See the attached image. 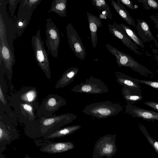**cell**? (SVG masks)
<instances>
[{"label":"cell","instance_id":"6da1fadb","mask_svg":"<svg viewBox=\"0 0 158 158\" xmlns=\"http://www.w3.org/2000/svg\"><path fill=\"white\" fill-rule=\"evenodd\" d=\"M123 110L119 104L106 101L88 105L82 112L92 118L101 119L117 115Z\"/></svg>","mask_w":158,"mask_h":158},{"label":"cell","instance_id":"7a4b0ae2","mask_svg":"<svg viewBox=\"0 0 158 158\" xmlns=\"http://www.w3.org/2000/svg\"><path fill=\"white\" fill-rule=\"evenodd\" d=\"M42 0H21L14 22V27L18 36H21L27 27L32 13Z\"/></svg>","mask_w":158,"mask_h":158},{"label":"cell","instance_id":"3957f363","mask_svg":"<svg viewBox=\"0 0 158 158\" xmlns=\"http://www.w3.org/2000/svg\"><path fill=\"white\" fill-rule=\"evenodd\" d=\"M116 134L106 135L100 137L95 143L92 158H111L117 151Z\"/></svg>","mask_w":158,"mask_h":158},{"label":"cell","instance_id":"277c9868","mask_svg":"<svg viewBox=\"0 0 158 158\" xmlns=\"http://www.w3.org/2000/svg\"><path fill=\"white\" fill-rule=\"evenodd\" d=\"M106 46L109 52L116 58V62L119 67H128L144 76L146 74L149 69L139 64L132 57L119 50L107 44Z\"/></svg>","mask_w":158,"mask_h":158},{"label":"cell","instance_id":"5b68a950","mask_svg":"<svg viewBox=\"0 0 158 158\" xmlns=\"http://www.w3.org/2000/svg\"><path fill=\"white\" fill-rule=\"evenodd\" d=\"M46 20V45L48 51L53 57L56 58L60 42L59 31L51 18L47 19Z\"/></svg>","mask_w":158,"mask_h":158},{"label":"cell","instance_id":"8992f818","mask_svg":"<svg viewBox=\"0 0 158 158\" xmlns=\"http://www.w3.org/2000/svg\"><path fill=\"white\" fill-rule=\"evenodd\" d=\"M72 90L76 93L89 94H101L109 91L108 87L101 80L91 76L85 82L75 85Z\"/></svg>","mask_w":158,"mask_h":158},{"label":"cell","instance_id":"52a82bcc","mask_svg":"<svg viewBox=\"0 0 158 158\" xmlns=\"http://www.w3.org/2000/svg\"><path fill=\"white\" fill-rule=\"evenodd\" d=\"M40 32V30L38 29L35 35L31 37V44L34 57L38 64L43 69L48 71L49 67L48 54L44 46L43 41L41 39Z\"/></svg>","mask_w":158,"mask_h":158},{"label":"cell","instance_id":"ba28073f","mask_svg":"<svg viewBox=\"0 0 158 158\" xmlns=\"http://www.w3.org/2000/svg\"><path fill=\"white\" fill-rule=\"evenodd\" d=\"M0 60L6 65L10 67L15 62V56L13 54L7 39L5 24L0 14Z\"/></svg>","mask_w":158,"mask_h":158},{"label":"cell","instance_id":"9c48e42d","mask_svg":"<svg viewBox=\"0 0 158 158\" xmlns=\"http://www.w3.org/2000/svg\"><path fill=\"white\" fill-rule=\"evenodd\" d=\"M68 41L70 47L77 57L83 60L86 57V51L81 40L71 23L66 27Z\"/></svg>","mask_w":158,"mask_h":158},{"label":"cell","instance_id":"30bf717a","mask_svg":"<svg viewBox=\"0 0 158 158\" xmlns=\"http://www.w3.org/2000/svg\"><path fill=\"white\" fill-rule=\"evenodd\" d=\"M108 26L109 32L113 36L118 38L125 45L134 52L139 55L141 54L138 50L139 48L131 40L121 24L114 22L113 24H108Z\"/></svg>","mask_w":158,"mask_h":158},{"label":"cell","instance_id":"8fae6325","mask_svg":"<svg viewBox=\"0 0 158 158\" xmlns=\"http://www.w3.org/2000/svg\"><path fill=\"white\" fill-rule=\"evenodd\" d=\"M125 113L132 117L141 118L147 121L158 120V112L145 110L127 103Z\"/></svg>","mask_w":158,"mask_h":158},{"label":"cell","instance_id":"7c38bea8","mask_svg":"<svg viewBox=\"0 0 158 158\" xmlns=\"http://www.w3.org/2000/svg\"><path fill=\"white\" fill-rule=\"evenodd\" d=\"M74 148V144L71 142H54L44 145L40 151L42 152L54 154L68 151Z\"/></svg>","mask_w":158,"mask_h":158},{"label":"cell","instance_id":"4fadbf2b","mask_svg":"<svg viewBox=\"0 0 158 158\" xmlns=\"http://www.w3.org/2000/svg\"><path fill=\"white\" fill-rule=\"evenodd\" d=\"M90 32L91 43L93 47L95 48L98 42V29L102 26L101 19L96 16L86 12Z\"/></svg>","mask_w":158,"mask_h":158},{"label":"cell","instance_id":"5bb4252c","mask_svg":"<svg viewBox=\"0 0 158 158\" xmlns=\"http://www.w3.org/2000/svg\"><path fill=\"white\" fill-rule=\"evenodd\" d=\"M110 1L111 5L121 18L127 23L135 28V22L119 0H117V2L113 0Z\"/></svg>","mask_w":158,"mask_h":158},{"label":"cell","instance_id":"9a60e30c","mask_svg":"<svg viewBox=\"0 0 158 158\" xmlns=\"http://www.w3.org/2000/svg\"><path fill=\"white\" fill-rule=\"evenodd\" d=\"M115 76L116 81L119 85L141 91V87L138 83L135 81L134 78L120 72H115Z\"/></svg>","mask_w":158,"mask_h":158},{"label":"cell","instance_id":"2e32d148","mask_svg":"<svg viewBox=\"0 0 158 158\" xmlns=\"http://www.w3.org/2000/svg\"><path fill=\"white\" fill-rule=\"evenodd\" d=\"M122 94L127 103L132 104L140 101L143 97L141 91L135 89L123 86L122 90Z\"/></svg>","mask_w":158,"mask_h":158},{"label":"cell","instance_id":"e0dca14e","mask_svg":"<svg viewBox=\"0 0 158 158\" xmlns=\"http://www.w3.org/2000/svg\"><path fill=\"white\" fill-rule=\"evenodd\" d=\"M67 0H54L49 12H53L62 17H66Z\"/></svg>","mask_w":158,"mask_h":158},{"label":"cell","instance_id":"ac0fdd59","mask_svg":"<svg viewBox=\"0 0 158 158\" xmlns=\"http://www.w3.org/2000/svg\"><path fill=\"white\" fill-rule=\"evenodd\" d=\"M81 127L79 125H74L62 128L50 135L48 139H53L64 137L73 134Z\"/></svg>","mask_w":158,"mask_h":158},{"label":"cell","instance_id":"d6986e66","mask_svg":"<svg viewBox=\"0 0 158 158\" xmlns=\"http://www.w3.org/2000/svg\"><path fill=\"white\" fill-rule=\"evenodd\" d=\"M137 21L138 23L137 25L141 29L140 30L138 27H136L137 29H138L142 32H143V35L148 38L149 41H153L155 44L158 48V42L153 36L148 25L145 21L143 20L137 19Z\"/></svg>","mask_w":158,"mask_h":158},{"label":"cell","instance_id":"ffe728a7","mask_svg":"<svg viewBox=\"0 0 158 158\" xmlns=\"http://www.w3.org/2000/svg\"><path fill=\"white\" fill-rule=\"evenodd\" d=\"M78 71L79 69L76 67L68 69L64 73L61 81L63 85L65 86L72 82Z\"/></svg>","mask_w":158,"mask_h":158},{"label":"cell","instance_id":"44dd1931","mask_svg":"<svg viewBox=\"0 0 158 158\" xmlns=\"http://www.w3.org/2000/svg\"><path fill=\"white\" fill-rule=\"evenodd\" d=\"M121 25L126 31L129 37L136 44L143 48L144 46L142 40L139 38L135 33L133 30L128 26L121 23Z\"/></svg>","mask_w":158,"mask_h":158},{"label":"cell","instance_id":"7402d4cb","mask_svg":"<svg viewBox=\"0 0 158 158\" xmlns=\"http://www.w3.org/2000/svg\"><path fill=\"white\" fill-rule=\"evenodd\" d=\"M139 128L147 139L149 143L151 145L153 149L158 154V141L154 139L149 135L143 126L141 125Z\"/></svg>","mask_w":158,"mask_h":158},{"label":"cell","instance_id":"603a6c76","mask_svg":"<svg viewBox=\"0 0 158 158\" xmlns=\"http://www.w3.org/2000/svg\"><path fill=\"white\" fill-rule=\"evenodd\" d=\"M91 2L94 6L102 11L110 8L105 0H91Z\"/></svg>","mask_w":158,"mask_h":158},{"label":"cell","instance_id":"cb8c5ba5","mask_svg":"<svg viewBox=\"0 0 158 158\" xmlns=\"http://www.w3.org/2000/svg\"><path fill=\"white\" fill-rule=\"evenodd\" d=\"M21 0H7L6 1L9 5V10L11 17H12L15 12V10L18 3Z\"/></svg>","mask_w":158,"mask_h":158},{"label":"cell","instance_id":"d4e9b609","mask_svg":"<svg viewBox=\"0 0 158 158\" xmlns=\"http://www.w3.org/2000/svg\"><path fill=\"white\" fill-rule=\"evenodd\" d=\"M135 81L137 83H141L148 85L158 90V81H153L138 80L134 78Z\"/></svg>","mask_w":158,"mask_h":158},{"label":"cell","instance_id":"484cf974","mask_svg":"<svg viewBox=\"0 0 158 158\" xmlns=\"http://www.w3.org/2000/svg\"><path fill=\"white\" fill-rule=\"evenodd\" d=\"M112 16L110 8L102 11V13L99 15V18L100 19H112Z\"/></svg>","mask_w":158,"mask_h":158},{"label":"cell","instance_id":"4316f807","mask_svg":"<svg viewBox=\"0 0 158 158\" xmlns=\"http://www.w3.org/2000/svg\"><path fill=\"white\" fill-rule=\"evenodd\" d=\"M120 2L123 3L128 8L133 10L135 9L133 4V2L129 0H119Z\"/></svg>","mask_w":158,"mask_h":158},{"label":"cell","instance_id":"83f0119b","mask_svg":"<svg viewBox=\"0 0 158 158\" xmlns=\"http://www.w3.org/2000/svg\"><path fill=\"white\" fill-rule=\"evenodd\" d=\"M146 1L151 8L154 9H158V2L154 0H147Z\"/></svg>","mask_w":158,"mask_h":158},{"label":"cell","instance_id":"f1b7e54d","mask_svg":"<svg viewBox=\"0 0 158 158\" xmlns=\"http://www.w3.org/2000/svg\"><path fill=\"white\" fill-rule=\"evenodd\" d=\"M144 103L154 110L158 111V103L154 102L148 101L144 102Z\"/></svg>","mask_w":158,"mask_h":158},{"label":"cell","instance_id":"f546056e","mask_svg":"<svg viewBox=\"0 0 158 158\" xmlns=\"http://www.w3.org/2000/svg\"><path fill=\"white\" fill-rule=\"evenodd\" d=\"M55 121V119L53 118H48L45 119L43 122V124L45 126H49L52 124Z\"/></svg>","mask_w":158,"mask_h":158},{"label":"cell","instance_id":"4dcf8cb0","mask_svg":"<svg viewBox=\"0 0 158 158\" xmlns=\"http://www.w3.org/2000/svg\"><path fill=\"white\" fill-rule=\"evenodd\" d=\"M149 17L155 24V27L158 29V19L153 15H150Z\"/></svg>","mask_w":158,"mask_h":158},{"label":"cell","instance_id":"1f68e13d","mask_svg":"<svg viewBox=\"0 0 158 158\" xmlns=\"http://www.w3.org/2000/svg\"><path fill=\"white\" fill-rule=\"evenodd\" d=\"M48 104L50 106H54L56 104V100L55 99L53 98H51L49 100L48 102Z\"/></svg>","mask_w":158,"mask_h":158},{"label":"cell","instance_id":"d6a6232c","mask_svg":"<svg viewBox=\"0 0 158 158\" xmlns=\"http://www.w3.org/2000/svg\"><path fill=\"white\" fill-rule=\"evenodd\" d=\"M0 99L1 101L4 104H5V101L4 98L1 87H0Z\"/></svg>","mask_w":158,"mask_h":158},{"label":"cell","instance_id":"836d02e7","mask_svg":"<svg viewBox=\"0 0 158 158\" xmlns=\"http://www.w3.org/2000/svg\"><path fill=\"white\" fill-rule=\"evenodd\" d=\"M23 108L24 109L27 111L31 112L32 111V108L30 105L27 104H25L23 106Z\"/></svg>","mask_w":158,"mask_h":158},{"label":"cell","instance_id":"e575fe53","mask_svg":"<svg viewBox=\"0 0 158 158\" xmlns=\"http://www.w3.org/2000/svg\"><path fill=\"white\" fill-rule=\"evenodd\" d=\"M28 100L29 102H31L33 100V96L31 93H29L27 94Z\"/></svg>","mask_w":158,"mask_h":158},{"label":"cell","instance_id":"d590c367","mask_svg":"<svg viewBox=\"0 0 158 158\" xmlns=\"http://www.w3.org/2000/svg\"><path fill=\"white\" fill-rule=\"evenodd\" d=\"M154 57L156 60H157V61L158 62V55H154Z\"/></svg>","mask_w":158,"mask_h":158},{"label":"cell","instance_id":"8d00e7d4","mask_svg":"<svg viewBox=\"0 0 158 158\" xmlns=\"http://www.w3.org/2000/svg\"><path fill=\"white\" fill-rule=\"evenodd\" d=\"M157 19H158V13H156V15L155 16Z\"/></svg>","mask_w":158,"mask_h":158},{"label":"cell","instance_id":"74e56055","mask_svg":"<svg viewBox=\"0 0 158 158\" xmlns=\"http://www.w3.org/2000/svg\"><path fill=\"white\" fill-rule=\"evenodd\" d=\"M156 37L158 39V34H156Z\"/></svg>","mask_w":158,"mask_h":158},{"label":"cell","instance_id":"f35d334b","mask_svg":"<svg viewBox=\"0 0 158 158\" xmlns=\"http://www.w3.org/2000/svg\"><path fill=\"white\" fill-rule=\"evenodd\" d=\"M156 72H157V73H158V70H157L156 71Z\"/></svg>","mask_w":158,"mask_h":158}]
</instances>
